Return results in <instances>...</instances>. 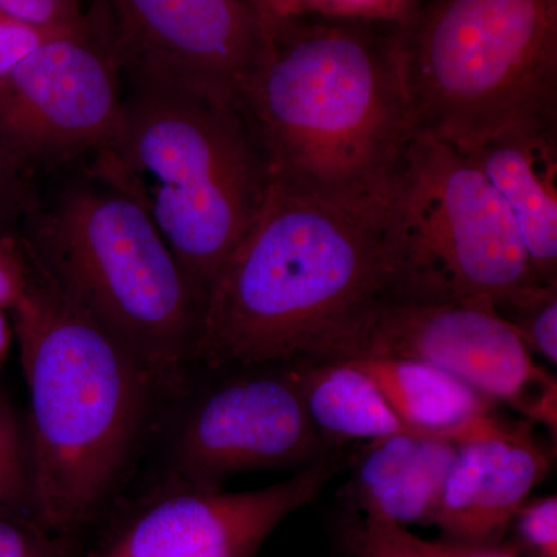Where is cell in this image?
Here are the masks:
<instances>
[{
	"mask_svg": "<svg viewBox=\"0 0 557 557\" xmlns=\"http://www.w3.org/2000/svg\"><path fill=\"white\" fill-rule=\"evenodd\" d=\"M408 299L387 197L317 199L270 183L219 271L193 361L209 369L354 357L373 314Z\"/></svg>",
	"mask_w": 557,
	"mask_h": 557,
	"instance_id": "6da1fadb",
	"label": "cell"
},
{
	"mask_svg": "<svg viewBox=\"0 0 557 557\" xmlns=\"http://www.w3.org/2000/svg\"><path fill=\"white\" fill-rule=\"evenodd\" d=\"M239 109L270 183L317 199H384L416 134L399 24L309 10L276 22Z\"/></svg>",
	"mask_w": 557,
	"mask_h": 557,
	"instance_id": "7a4b0ae2",
	"label": "cell"
},
{
	"mask_svg": "<svg viewBox=\"0 0 557 557\" xmlns=\"http://www.w3.org/2000/svg\"><path fill=\"white\" fill-rule=\"evenodd\" d=\"M25 255L27 288L9 314L30 398L33 515L72 537L115 486L157 388L127 347Z\"/></svg>",
	"mask_w": 557,
	"mask_h": 557,
	"instance_id": "3957f363",
	"label": "cell"
},
{
	"mask_svg": "<svg viewBox=\"0 0 557 557\" xmlns=\"http://www.w3.org/2000/svg\"><path fill=\"white\" fill-rule=\"evenodd\" d=\"M124 89L119 132L83 170L137 201L205 306L269 196L265 160L239 106Z\"/></svg>",
	"mask_w": 557,
	"mask_h": 557,
	"instance_id": "277c9868",
	"label": "cell"
},
{
	"mask_svg": "<svg viewBox=\"0 0 557 557\" xmlns=\"http://www.w3.org/2000/svg\"><path fill=\"white\" fill-rule=\"evenodd\" d=\"M81 172L53 199L36 200L22 222V245L127 347L157 391L178 392L203 304L137 201Z\"/></svg>",
	"mask_w": 557,
	"mask_h": 557,
	"instance_id": "5b68a950",
	"label": "cell"
},
{
	"mask_svg": "<svg viewBox=\"0 0 557 557\" xmlns=\"http://www.w3.org/2000/svg\"><path fill=\"white\" fill-rule=\"evenodd\" d=\"M413 129L465 153L557 127V0H423L399 24Z\"/></svg>",
	"mask_w": 557,
	"mask_h": 557,
	"instance_id": "8992f818",
	"label": "cell"
},
{
	"mask_svg": "<svg viewBox=\"0 0 557 557\" xmlns=\"http://www.w3.org/2000/svg\"><path fill=\"white\" fill-rule=\"evenodd\" d=\"M406 293L493 306L539 282L515 220L463 150L416 132L387 193Z\"/></svg>",
	"mask_w": 557,
	"mask_h": 557,
	"instance_id": "52a82bcc",
	"label": "cell"
},
{
	"mask_svg": "<svg viewBox=\"0 0 557 557\" xmlns=\"http://www.w3.org/2000/svg\"><path fill=\"white\" fill-rule=\"evenodd\" d=\"M87 14L124 87L233 106L265 61L273 28L247 0H95Z\"/></svg>",
	"mask_w": 557,
	"mask_h": 557,
	"instance_id": "ba28073f",
	"label": "cell"
},
{
	"mask_svg": "<svg viewBox=\"0 0 557 557\" xmlns=\"http://www.w3.org/2000/svg\"><path fill=\"white\" fill-rule=\"evenodd\" d=\"M123 76L87 14L81 30L49 36L0 79V149L35 175L89 160L112 141Z\"/></svg>",
	"mask_w": 557,
	"mask_h": 557,
	"instance_id": "9c48e42d",
	"label": "cell"
},
{
	"mask_svg": "<svg viewBox=\"0 0 557 557\" xmlns=\"http://www.w3.org/2000/svg\"><path fill=\"white\" fill-rule=\"evenodd\" d=\"M364 358L426 362L522 412L555 380L483 300H392L370 319L350 359Z\"/></svg>",
	"mask_w": 557,
	"mask_h": 557,
	"instance_id": "30bf717a",
	"label": "cell"
},
{
	"mask_svg": "<svg viewBox=\"0 0 557 557\" xmlns=\"http://www.w3.org/2000/svg\"><path fill=\"white\" fill-rule=\"evenodd\" d=\"M338 471V461L325 458L276 485L240 493L166 482L95 557H255Z\"/></svg>",
	"mask_w": 557,
	"mask_h": 557,
	"instance_id": "8fae6325",
	"label": "cell"
},
{
	"mask_svg": "<svg viewBox=\"0 0 557 557\" xmlns=\"http://www.w3.org/2000/svg\"><path fill=\"white\" fill-rule=\"evenodd\" d=\"M322 443L293 370L245 376L197 403L175 440L166 482L220 487L242 472L300 463Z\"/></svg>",
	"mask_w": 557,
	"mask_h": 557,
	"instance_id": "7c38bea8",
	"label": "cell"
},
{
	"mask_svg": "<svg viewBox=\"0 0 557 557\" xmlns=\"http://www.w3.org/2000/svg\"><path fill=\"white\" fill-rule=\"evenodd\" d=\"M548 468L547 454L518 429L461 443L434 525L446 541L500 544Z\"/></svg>",
	"mask_w": 557,
	"mask_h": 557,
	"instance_id": "4fadbf2b",
	"label": "cell"
},
{
	"mask_svg": "<svg viewBox=\"0 0 557 557\" xmlns=\"http://www.w3.org/2000/svg\"><path fill=\"white\" fill-rule=\"evenodd\" d=\"M509 214L542 284H557V127H511L468 153Z\"/></svg>",
	"mask_w": 557,
	"mask_h": 557,
	"instance_id": "5bb4252c",
	"label": "cell"
},
{
	"mask_svg": "<svg viewBox=\"0 0 557 557\" xmlns=\"http://www.w3.org/2000/svg\"><path fill=\"white\" fill-rule=\"evenodd\" d=\"M458 445L420 434L368 443L358 458L350 498L366 518L395 525H434Z\"/></svg>",
	"mask_w": 557,
	"mask_h": 557,
	"instance_id": "9a60e30c",
	"label": "cell"
},
{
	"mask_svg": "<svg viewBox=\"0 0 557 557\" xmlns=\"http://www.w3.org/2000/svg\"><path fill=\"white\" fill-rule=\"evenodd\" d=\"M376 384L399 420L418 432L471 442L508 429L490 399L445 370L412 359H350Z\"/></svg>",
	"mask_w": 557,
	"mask_h": 557,
	"instance_id": "2e32d148",
	"label": "cell"
},
{
	"mask_svg": "<svg viewBox=\"0 0 557 557\" xmlns=\"http://www.w3.org/2000/svg\"><path fill=\"white\" fill-rule=\"evenodd\" d=\"M298 364L293 372L322 442L370 443L392 435L418 434L399 420L368 373L350 359Z\"/></svg>",
	"mask_w": 557,
	"mask_h": 557,
	"instance_id": "e0dca14e",
	"label": "cell"
},
{
	"mask_svg": "<svg viewBox=\"0 0 557 557\" xmlns=\"http://www.w3.org/2000/svg\"><path fill=\"white\" fill-rule=\"evenodd\" d=\"M493 309L531 354L557 362V284H536L497 300Z\"/></svg>",
	"mask_w": 557,
	"mask_h": 557,
	"instance_id": "ac0fdd59",
	"label": "cell"
},
{
	"mask_svg": "<svg viewBox=\"0 0 557 557\" xmlns=\"http://www.w3.org/2000/svg\"><path fill=\"white\" fill-rule=\"evenodd\" d=\"M0 512L33 515V478L27 424L0 392ZM35 516V515H33Z\"/></svg>",
	"mask_w": 557,
	"mask_h": 557,
	"instance_id": "d6986e66",
	"label": "cell"
},
{
	"mask_svg": "<svg viewBox=\"0 0 557 557\" xmlns=\"http://www.w3.org/2000/svg\"><path fill=\"white\" fill-rule=\"evenodd\" d=\"M357 557H449L440 542L413 536L408 528L364 518L354 534Z\"/></svg>",
	"mask_w": 557,
	"mask_h": 557,
	"instance_id": "ffe728a7",
	"label": "cell"
},
{
	"mask_svg": "<svg viewBox=\"0 0 557 557\" xmlns=\"http://www.w3.org/2000/svg\"><path fill=\"white\" fill-rule=\"evenodd\" d=\"M0 557H75L72 537L51 533L33 515L0 512Z\"/></svg>",
	"mask_w": 557,
	"mask_h": 557,
	"instance_id": "44dd1931",
	"label": "cell"
},
{
	"mask_svg": "<svg viewBox=\"0 0 557 557\" xmlns=\"http://www.w3.org/2000/svg\"><path fill=\"white\" fill-rule=\"evenodd\" d=\"M0 14L44 35L76 32L87 25L81 0H0Z\"/></svg>",
	"mask_w": 557,
	"mask_h": 557,
	"instance_id": "7402d4cb",
	"label": "cell"
},
{
	"mask_svg": "<svg viewBox=\"0 0 557 557\" xmlns=\"http://www.w3.org/2000/svg\"><path fill=\"white\" fill-rule=\"evenodd\" d=\"M306 10L343 20L405 24L423 0H302Z\"/></svg>",
	"mask_w": 557,
	"mask_h": 557,
	"instance_id": "603a6c76",
	"label": "cell"
},
{
	"mask_svg": "<svg viewBox=\"0 0 557 557\" xmlns=\"http://www.w3.org/2000/svg\"><path fill=\"white\" fill-rule=\"evenodd\" d=\"M36 200L33 175L0 149V236H11L10 230L24 222Z\"/></svg>",
	"mask_w": 557,
	"mask_h": 557,
	"instance_id": "cb8c5ba5",
	"label": "cell"
},
{
	"mask_svg": "<svg viewBox=\"0 0 557 557\" xmlns=\"http://www.w3.org/2000/svg\"><path fill=\"white\" fill-rule=\"evenodd\" d=\"M523 545L536 557H557V498L525 502L516 515Z\"/></svg>",
	"mask_w": 557,
	"mask_h": 557,
	"instance_id": "d4e9b609",
	"label": "cell"
},
{
	"mask_svg": "<svg viewBox=\"0 0 557 557\" xmlns=\"http://www.w3.org/2000/svg\"><path fill=\"white\" fill-rule=\"evenodd\" d=\"M28 284V259L17 236H0V309L9 311Z\"/></svg>",
	"mask_w": 557,
	"mask_h": 557,
	"instance_id": "484cf974",
	"label": "cell"
},
{
	"mask_svg": "<svg viewBox=\"0 0 557 557\" xmlns=\"http://www.w3.org/2000/svg\"><path fill=\"white\" fill-rule=\"evenodd\" d=\"M49 36L0 14V79Z\"/></svg>",
	"mask_w": 557,
	"mask_h": 557,
	"instance_id": "4316f807",
	"label": "cell"
},
{
	"mask_svg": "<svg viewBox=\"0 0 557 557\" xmlns=\"http://www.w3.org/2000/svg\"><path fill=\"white\" fill-rule=\"evenodd\" d=\"M556 401H557V386L556 380L549 381L547 386L542 388L541 392L533 398V401L527 406L523 413L531 420L537 423L545 424L556 435Z\"/></svg>",
	"mask_w": 557,
	"mask_h": 557,
	"instance_id": "83f0119b",
	"label": "cell"
},
{
	"mask_svg": "<svg viewBox=\"0 0 557 557\" xmlns=\"http://www.w3.org/2000/svg\"><path fill=\"white\" fill-rule=\"evenodd\" d=\"M247 2L271 25L306 11L302 0H247Z\"/></svg>",
	"mask_w": 557,
	"mask_h": 557,
	"instance_id": "f1b7e54d",
	"label": "cell"
},
{
	"mask_svg": "<svg viewBox=\"0 0 557 557\" xmlns=\"http://www.w3.org/2000/svg\"><path fill=\"white\" fill-rule=\"evenodd\" d=\"M449 557H519L511 548L500 544H461V542L440 541Z\"/></svg>",
	"mask_w": 557,
	"mask_h": 557,
	"instance_id": "f546056e",
	"label": "cell"
},
{
	"mask_svg": "<svg viewBox=\"0 0 557 557\" xmlns=\"http://www.w3.org/2000/svg\"><path fill=\"white\" fill-rule=\"evenodd\" d=\"M11 339H13V325L9 311L0 309V370L9 357Z\"/></svg>",
	"mask_w": 557,
	"mask_h": 557,
	"instance_id": "4dcf8cb0",
	"label": "cell"
}]
</instances>
